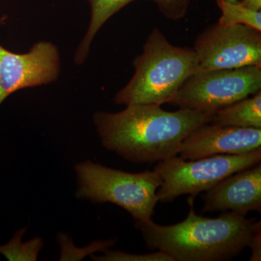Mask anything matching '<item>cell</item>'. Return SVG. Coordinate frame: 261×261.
Wrapping results in <instances>:
<instances>
[{"label": "cell", "instance_id": "6da1fadb", "mask_svg": "<svg viewBox=\"0 0 261 261\" xmlns=\"http://www.w3.org/2000/svg\"><path fill=\"white\" fill-rule=\"evenodd\" d=\"M212 116L187 108L171 112L156 105L135 104L118 113H95L93 119L105 148L130 162L153 163L177 155L184 139L210 123Z\"/></svg>", "mask_w": 261, "mask_h": 261}, {"label": "cell", "instance_id": "7a4b0ae2", "mask_svg": "<svg viewBox=\"0 0 261 261\" xmlns=\"http://www.w3.org/2000/svg\"><path fill=\"white\" fill-rule=\"evenodd\" d=\"M185 221L171 226L136 221L146 245L160 250L174 261H223L238 256L249 247L256 221L232 211L215 219L195 213L194 197Z\"/></svg>", "mask_w": 261, "mask_h": 261}, {"label": "cell", "instance_id": "3957f363", "mask_svg": "<svg viewBox=\"0 0 261 261\" xmlns=\"http://www.w3.org/2000/svg\"><path fill=\"white\" fill-rule=\"evenodd\" d=\"M133 66L135 74L115 96V102L161 106L171 102L187 79L198 72V58L193 49L173 45L154 28Z\"/></svg>", "mask_w": 261, "mask_h": 261}, {"label": "cell", "instance_id": "277c9868", "mask_svg": "<svg viewBox=\"0 0 261 261\" xmlns=\"http://www.w3.org/2000/svg\"><path fill=\"white\" fill-rule=\"evenodd\" d=\"M76 197L93 202H111L126 211L136 221L152 220L159 202L157 191L162 178L157 171L128 173L90 161L75 167Z\"/></svg>", "mask_w": 261, "mask_h": 261}, {"label": "cell", "instance_id": "5b68a950", "mask_svg": "<svg viewBox=\"0 0 261 261\" xmlns=\"http://www.w3.org/2000/svg\"><path fill=\"white\" fill-rule=\"evenodd\" d=\"M261 161V148L240 154H216L187 160L172 156L154 167L162 184L157 191L159 202H172L179 196L192 197L206 192L233 173L252 167Z\"/></svg>", "mask_w": 261, "mask_h": 261}, {"label": "cell", "instance_id": "8992f818", "mask_svg": "<svg viewBox=\"0 0 261 261\" xmlns=\"http://www.w3.org/2000/svg\"><path fill=\"white\" fill-rule=\"evenodd\" d=\"M260 89V66L199 71L187 79L170 103L214 113Z\"/></svg>", "mask_w": 261, "mask_h": 261}, {"label": "cell", "instance_id": "52a82bcc", "mask_svg": "<svg viewBox=\"0 0 261 261\" xmlns=\"http://www.w3.org/2000/svg\"><path fill=\"white\" fill-rule=\"evenodd\" d=\"M192 49L198 72L261 67V32L246 25H210L196 38Z\"/></svg>", "mask_w": 261, "mask_h": 261}, {"label": "cell", "instance_id": "ba28073f", "mask_svg": "<svg viewBox=\"0 0 261 261\" xmlns=\"http://www.w3.org/2000/svg\"><path fill=\"white\" fill-rule=\"evenodd\" d=\"M0 18V25L7 20ZM61 73L58 47L39 42L28 53L17 54L0 45V106L10 94L20 89L50 84Z\"/></svg>", "mask_w": 261, "mask_h": 261}, {"label": "cell", "instance_id": "9c48e42d", "mask_svg": "<svg viewBox=\"0 0 261 261\" xmlns=\"http://www.w3.org/2000/svg\"><path fill=\"white\" fill-rule=\"evenodd\" d=\"M261 146V128L223 126L207 123L196 128L184 139L180 157L187 161L216 154H240Z\"/></svg>", "mask_w": 261, "mask_h": 261}, {"label": "cell", "instance_id": "30bf717a", "mask_svg": "<svg viewBox=\"0 0 261 261\" xmlns=\"http://www.w3.org/2000/svg\"><path fill=\"white\" fill-rule=\"evenodd\" d=\"M202 213L261 212V163L228 176L205 192Z\"/></svg>", "mask_w": 261, "mask_h": 261}, {"label": "cell", "instance_id": "8fae6325", "mask_svg": "<svg viewBox=\"0 0 261 261\" xmlns=\"http://www.w3.org/2000/svg\"><path fill=\"white\" fill-rule=\"evenodd\" d=\"M91 7V20L89 28L78 49L74 61L82 65L89 56V49L94 37L106 21L126 5L137 0H87ZM157 5L163 16L170 20L185 18L190 8V0H149Z\"/></svg>", "mask_w": 261, "mask_h": 261}, {"label": "cell", "instance_id": "7c38bea8", "mask_svg": "<svg viewBox=\"0 0 261 261\" xmlns=\"http://www.w3.org/2000/svg\"><path fill=\"white\" fill-rule=\"evenodd\" d=\"M223 126L261 128V90L213 113L210 122Z\"/></svg>", "mask_w": 261, "mask_h": 261}, {"label": "cell", "instance_id": "4fadbf2b", "mask_svg": "<svg viewBox=\"0 0 261 261\" xmlns=\"http://www.w3.org/2000/svg\"><path fill=\"white\" fill-rule=\"evenodd\" d=\"M221 11L219 22L222 25H244L261 32V11H253L239 4L216 0Z\"/></svg>", "mask_w": 261, "mask_h": 261}, {"label": "cell", "instance_id": "5bb4252c", "mask_svg": "<svg viewBox=\"0 0 261 261\" xmlns=\"http://www.w3.org/2000/svg\"><path fill=\"white\" fill-rule=\"evenodd\" d=\"M25 229H22L15 233L14 238L6 245L0 246V253L4 255L9 260H35L42 248V242L40 239L35 238L29 243H21L22 234Z\"/></svg>", "mask_w": 261, "mask_h": 261}, {"label": "cell", "instance_id": "9a60e30c", "mask_svg": "<svg viewBox=\"0 0 261 261\" xmlns=\"http://www.w3.org/2000/svg\"><path fill=\"white\" fill-rule=\"evenodd\" d=\"M101 261H174L173 257L158 250L152 253L132 254L121 251H106L102 256L94 257Z\"/></svg>", "mask_w": 261, "mask_h": 261}, {"label": "cell", "instance_id": "2e32d148", "mask_svg": "<svg viewBox=\"0 0 261 261\" xmlns=\"http://www.w3.org/2000/svg\"><path fill=\"white\" fill-rule=\"evenodd\" d=\"M249 247L251 248V256H250V261H260L261 260V224L260 221L256 222L255 229L251 240H250V245Z\"/></svg>", "mask_w": 261, "mask_h": 261}, {"label": "cell", "instance_id": "e0dca14e", "mask_svg": "<svg viewBox=\"0 0 261 261\" xmlns=\"http://www.w3.org/2000/svg\"><path fill=\"white\" fill-rule=\"evenodd\" d=\"M238 3L247 9L253 10V11H260L261 0H241V1H238Z\"/></svg>", "mask_w": 261, "mask_h": 261}, {"label": "cell", "instance_id": "ac0fdd59", "mask_svg": "<svg viewBox=\"0 0 261 261\" xmlns=\"http://www.w3.org/2000/svg\"><path fill=\"white\" fill-rule=\"evenodd\" d=\"M196 1H198V0H196ZM225 1L229 2V3H238V0H225Z\"/></svg>", "mask_w": 261, "mask_h": 261}]
</instances>
